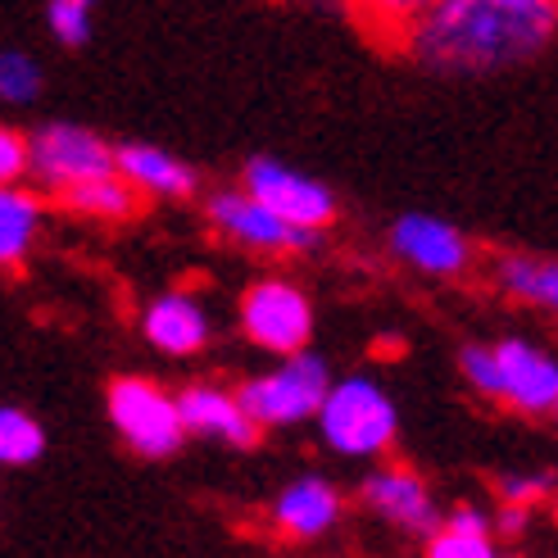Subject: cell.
<instances>
[{"label":"cell","instance_id":"6da1fadb","mask_svg":"<svg viewBox=\"0 0 558 558\" xmlns=\"http://www.w3.org/2000/svg\"><path fill=\"white\" fill-rule=\"evenodd\" d=\"M558 33V0H436L404 33V50L432 73H505L541 60Z\"/></svg>","mask_w":558,"mask_h":558},{"label":"cell","instance_id":"7a4b0ae2","mask_svg":"<svg viewBox=\"0 0 558 558\" xmlns=\"http://www.w3.org/2000/svg\"><path fill=\"white\" fill-rule=\"evenodd\" d=\"M459 373L482 400L509 404L526 417H549L558 409V364L536 341L505 337L495 345L472 341L459 350Z\"/></svg>","mask_w":558,"mask_h":558},{"label":"cell","instance_id":"3957f363","mask_svg":"<svg viewBox=\"0 0 558 558\" xmlns=\"http://www.w3.org/2000/svg\"><path fill=\"white\" fill-rule=\"evenodd\" d=\"M318 436L341 459H381L400 436V413L386 386L368 373H354L327 386V396L314 413Z\"/></svg>","mask_w":558,"mask_h":558},{"label":"cell","instance_id":"277c9868","mask_svg":"<svg viewBox=\"0 0 558 558\" xmlns=\"http://www.w3.org/2000/svg\"><path fill=\"white\" fill-rule=\"evenodd\" d=\"M327 386H331L327 359L314 354V350H295V354L277 359V368L241 381L236 400H241V409L250 413V423H255L259 432L264 427H300V423H310V417L318 413Z\"/></svg>","mask_w":558,"mask_h":558},{"label":"cell","instance_id":"5b68a950","mask_svg":"<svg viewBox=\"0 0 558 558\" xmlns=\"http://www.w3.org/2000/svg\"><path fill=\"white\" fill-rule=\"evenodd\" d=\"M236 323L245 331V341L264 354H295L310 350L314 341V300L291 277H255L236 304Z\"/></svg>","mask_w":558,"mask_h":558},{"label":"cell","instance_id":"8992f818","mask_svg":"<svg viewBox=\"0 0 558 558\" xmlns=\"http://www.w3.org/2000/svg\"><path fill=\"white\" fill-rule=\"evenodd\" d=\"M114 173V146L100 132L82 123H46L27 136V178L41 186V195H64L82 182H96Z\"/></svg>","mask_w":558,"mask_h":558},{"label":"cell","instance_id":"52a82bcc","mask_svg":"<svg viewBox=\"0 0 558 558\" xmlns=\"http://www.w3.org/2000/svg\"><path fill=\"white\" fill-rule=\"evenodd\" d=\"M105 409L114 432L128 440V450H136L142 459H169L182 450V417H178V400L150 377H114L105 390Z\"/></svg>","mask_w":558,"mask_h":558},{"label":"cell","instance_id":"ba28073f","mask_svg":"<svg viewBox=\"0 0 558 558\" xmlns=\"http://www.w3.org/2000/svg\"><path fill=\"white\" fill-rule=\"evenodd\" d=\"M241 191L255 195V201L277 214L282 222H291V228H304V232H327L331 222H337V195H331V186H323L318 178L291 169V163L272 159V155H259L245 163L241 173Z\"/></svg>","mask_w":558,"mask_h":558},{"label":"cell","instance_id":"9c48e42d","mask_svg":"<svg viewBox=\"0 0 558 558\" xmlns=\"http://www.w3.org/2000/svg\"><path fill=\"white\" fill-rule=\"evenodd\" d=\"M205 222L214 228V236L232 241L236 250H250V255L287 259V255H304V250L318 245V232L291 228V222L268 214L255 195H245L241 186H218L205 201Z\"/></svg>","mask_w":558,"mask_h":558},{"label":"cell","instance_id":"30bf717a","mask_svg":"<svg viewBox=\"0 0 558 558\" xmlns=\"http://www.w3.org/2000/svg\"><path fill=\"white\" fill-rule=\"evenodd\" d=\"M386 245H390V259H400L404 268L423 277H463L477 264L472 241L440 214H400L390 222Z\"/></svg>","mask_w":558,"mask_h":558},{"label":"cell","instance_id":"8fae6325","mask_svg":"<svg viewBox=\"0 0 558 558\" xmlns=\"http://www.w3.org/2000/svg\"><path fill=\"white\" fill-rule=\"evenodd\" d=\"M359 499H364V509H373L381 522L400 526V532L432 536L440 526V509L432 499V486L417 477L413 468H404V463L373 468L364 477V486H359Z\"/></svg>","mask_w":558,"mask_h":558},{"label":"cell","instance_id":"7c38bea8","mask_svg":"<svg viewBox=\"0 0 558 558\" xmlns=\"http://www.w3.org/2000/svg\"><path fill=\"white\" fill-rule=\"evenodd\" d=\"M345 513V499L337 490V482L318 477V472H304V477L287 482L282 495L272 499V526L282 541L310 545L323 541L327 532H337V522Z\"/></svg>","mask_w":558,"mask_h":558},{"label":"cell","instance_id":"4fadbf2b","mask_svg":"<svg viewBox=\"0 0 558 558\" xmlns=\"http://www.w3.org/2000/svg\"><path fill=\"white\" fill-rule=\"evenodd\" d=\"M142 337L159 350V354H173V359H191L201 354L214 337V318L205 310V300L173 287V291H159L146 310H142Z\"/></svg>","mask_w":558,"mask_h":558},{"label":"cell","instance_id":"5bb4252c","mask_svg":"<svg viewBox=\"0 0 558 558\" xmlns=\"http://www.w3.org/2000/svg\"><path fill=\"white\" fill-rule=\"evenodd\" d=\"M178 400V417L186 436H205V440H222L232 450H250L259 440V427L250 423V413L241 409L236 390L214 386V381H195L186 386Z\"/></svg>","mask_w":558,"mask_h":558},{"label":"cell","instance_id":"9a60e30c","mask_svg":"<svg viewBox=\"0 0 558 558\" xmlns=\"http://www.w3.org/2000/svg\"><path fill=\"white\" fill-rule=\"evenodd\" d=\"M114 173L142 195V201H191L201 173L182 163L173 150L150 142H123L114 146Z\"/></svg>","mask_w":558,"mask_h":558},{"label":"cell","instance_id":"2e32d148","mask_svg":"<svg viewBox=\"0 0 558 558\" xmlns=\"http://www.w3.org/2000/svg\"><path fill=\"white\" fill-rule=\"evenodd\" d=\"M50 205L37 186H0V268H23L46 232Z\"/></svg>","mask_w":558,"mask_h":558},{"label":"cell","instance_id":"e0dca14e","mask_svg":"<svg viewBox=\"0 0 558 558\" xmlns=\"http://www.w3.org/2000/svg\"><path fill=\"white\" fill-rule=\"evenodd\" d=\"M490 282L505 300L526 304V310L554 314V304H558V264L545 259V255H526V250L495 255L490 259Z\"/></svg>","mask_w":558,"mask_h":558},{"label":"cell","instance_id":"ac0fdd59","mask_svg":"<svg viewBox=\"0 0 558 558\" xmlns=\"http://www.w3.org/2000/svg\"><path fill=\"white\" fill-rule=\"evenodd\" d=\"M54 205L64 214H77V218H92V222H132L142 214V195H136L119 173L109 178H96V182H82L64 195H54Z\"/></svg>","mask_w":558,"mask_h":558},{"label":"cell","instance_id":"d6986e66","mask_svg":"<svg viewBox=\"0 0 558 558\" xmlns=\"http://www.w3.org/2000/svg\"><path fill=\"white\" fill-rule=\"evenodd\" d=\"M427 5H436V0H350V14L359 19V27H364L373 41L400 46Z\"/></svg>","mask_w":558,"mask_h":558},{"label":"cell","instance_id":"ffe728a7","mask_svg":"<svg viewBox=\"0 0 558 558\" xmlns=\"http://www.w3.org/2000/svg\"><path fill=\"white\" fill-rule=\"evenodd\" d=\"M46 450V432L33 413H23L14 404H0V463L5 468H27L37 463Z\"/></svg>","mask_w":558,"mask_h":558},{"label":"cell","instance_id":"44dd1931","mask_svg":"<svg viewBox=\"0 0 558 558\" xmlns=\"http://www.w3.org/2000/svg\"><path fill=\"white\" fill-rule=\"evenodd\" d=\"M46 87V73L27 50H0V100L5 105H33Z\"/></svg>","mask_w":558,"mask_h":558},{"label":"cell","instance_id":"7402d4cb","mask_svg":"<svg viewBox=\"0 0 558 558\" xmlns=\"http://www.w3.org/2000/svg\"><path fill=\"white\" fill-rule=\"evenodd\" d=\"M96 5L100 0H50L46 5V23L60 46H87L92 27H96Z\"/></svg>","mask_w":558,"mask_h":558},{"label":"cell","instance_id":"603a6c76","mask_svg":"<svg viewBox=\"0 0 558 558\" xmlns=\"http://www.w3.org/2000/svg\"><path fill=\"white\" fill-rule=\"evenodd\" d=\"M549 490H554V477H549V472H509V477H499V482H495L499 505L532 509V513L549 499Z\"/></svg>","mask_w":558,"mask_h":558},{"label":"cell","instance_id":"cb8c5ba5","mask_svg":"<svg viewBox=\"0 0 558 558\" xmlns=\"http://www.w3.org/2000/svg\"><path fill=\"white\" fill-rule=\"evenodd\" d=\"M427 558H495V545L490 536H459V532H436L427 536Z\"/></svg>","mask_w":558,"mask_h":558},{"label":"cell","instance_id":"d4e9b609","mask_svg":"<svg viewBox=\"0 0 558 558\" xmlns=\"http://www.w3.org/2000/svg\"><path fill=\"white\" fill-rule=\"evenodd\" d=\"M27 178V136L14 128H0V186H14Z\"/></svg>","mask_w":558,"mask_h":558},{"label":"cell","instance_id":"484cf974","mask_svg":"<svg viewBox=\"0 0 558 558\" xmlns=\"http://www.w3.org/2000/svg\"><path fill=\"white\" fill-rule=\"evenodd\" d=\"M440 526L445 532H459V536H490V513H482L477 505H459Z\"/></svg>","mask_w":558,"mask_h":558},{"label":"cell","instance_id":"4316f807","mask_svg":"<svg viewBox=\"0 0 558 558\" xmlns=\"http://www.w3.org/2000/svg\"><path fill=\"white\" fill-rule=\"evenodd\" d=\"M495 558H505V554H495Z\"/></svg>","mask_w":558,"mask_h":558}]
</instances>
